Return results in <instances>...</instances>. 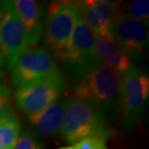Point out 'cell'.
Instances as JSON below:
<instances>
[{
    "label": "cell",
    "mask_w": 149,
    "mask_h": 149,
    "mask_svg": "<svg viewBox=\"0 0 149 149\" xmlns=\"http://www.w3.org/2000/svg\"><path fill=\"white\" fill-rule=\"evenodd\" d=\"M121 74L101 63L81 79L74 88V98L85 101L109 119L120 108Z\"/></svg>",
    "instance_id": "6da1fadb"
},
{
    "label": "cell",
    "mask_w": 149,
    "mask_h": 149,
    "mask_svg": "<svg viewBox=\"0 0 149 149\" xmlns=\"http://www.w3.org/2000/svg\"><path fill=\"white\" fill-rule=\"evenodd\" d=\"M65 141L76 144L84 139H106L111 136L108 120L91 105L77 98L68 101V107L59 130Z\"/></svg>",
    "instance_id": "7a4b0ae2"
},
{
    "label": "cell",
    "mask_w": 149,
    "mask_h": 149,
    "mask_svg": "<svg viewBox=\"0 0 149 149\" xmlns=\"http://www.w3.org/2000/svg\"><path fill=\"white\" fill-rule=\"evenodd\" d=\"M79 13L76 1H53L47 6L45 42L53 57L65 62L71 35Z\"/></svg>",
    "instance_id": "3957f363"
},
{
    "label": "cell",
    "mask_w": 149,
    "mask_h": 149,
    "mask_svg": "<svg viewBox=\"0 0 149 149\" xmlns=\"http://www.w3.org/2000/svg\"><path fill=\"white\" fill-rule=\"evenodd\" d=\"M149 95L148 76L133 66L121 74L120 108L122 111V130L130 133L141 120Z\"/></svg>",
    "instance_id": "277c9868"
},
{
    "label": "cell",
    "mask_w": 149,
    "mask_h": 149,
    "mask_svg": "<svg viewBox=\"0 0 149 149\" xmlns=\"http://www.w3.org/2000/svg\"><path fill=\"white\" fill-rule=\"evenodd\" d=\"M64 63L77 77L85 76L101 64L96 50V35L79 15L71 35Z\"/></svg>",
    "instance_id": "5b68a950"
},
{
    "label": "cell",
    "mask_w": 149,
    "mask_h": 149,
    "mask_svg": "<svg viewBox=\"0 0 149 149\" xmlns=\"http://www.w3.org/2000/svg\"><path fill=\"white\" fill-rule=\"evenodd\" d=\"M66 87V79L60 71L53 74L19 87L15 100L17 107L26 114L40 112L57 101Z\"/></svg>",
    "instance_id": "8992f818"
},
{
    "label": "cell",
    "mask_w": 149,
    "mask_h": 149,
    "mask_svg": "<svg viewBox=\"0 0 149 149\" xmlns=\"http://www.w3.org/2000/svg\"><path fill=\"white\" fill-rule=\"evenodd\" d=\"M10 70L12 82L19 88L59 71L55 58L45 47L26 49L17 58Z\"/></svg>",
    "instance_id": "52a82bcc"
},
{
    "label": "cell",
    "mask_w": 149,
    "mask_h": 149,
    "mask_svg": "<svg viewBox=\"0 0 149 149\" xmlns=\"http://www.w3.org/2000/svg\"><path fill=\"white\" fill-rule=\"evenodd\" d=\"M28 49L24 26L12 7L11 1H0V49L7 60L9 69Z\"/></svg>",
    "instance_id": "ba28073f"
},
{
    "label": "cell",
    "mask_w": 149,
    "mask_h": 149,
    "mask_svg": "<svg viewBox=\"0 0 149 149\" xmlns=\"http://www.w3.org/2000/svg\"><path fill=\"white\" fill-rule=\"evenodd\" d=\"M111 35L131 60L142 59L148 44V22L120 14L112 23Z\"/></svg>",
    "instance_id": "9c48e42d"
},
{
    "label": "cell",
    "mask_w": 149,
    "mask_h": 149,
    "mask_svg": "<svg viewBox=\"0 0 149 149\" xmlns=\"http://www.w3.org/2000/svg\"><path fill=\"white\" fill-rule=\"evenodd\" d=\"M77 13L97 37H111V26L120 15V2L112 0L76 1Z\"/></svg>",
    "instance_id": "30bf717a"
},
{
    "label": "cell",
    "mask_w": 149,
    "mask_h": 149,
    "mask_svg": "<svg viewBox=\"0 0 149 149\" xmlns=\"http://www.w3.org/2000/svg\"><path fill=\"white\" fill-rule=\"evenodd\" d=\"M11 4L24 26L29 49L35 47L44 35L41 5L34 0H15L11 1Z\"/></svg>",
    "instance_id": "8fae6325"
},
{
    "label": "cell",
    "mask_w": 149,
    "mask_h": 149,
    "mask_svg": "<svg viewBox=\"0 0 149 149\" xmlns=\"http://www.w3.org/2000/svg\"><path fill=\"white\" fill-rule=\"evenodd\" d=\"M96 50L101 63L107 65L116 73L121 74L133 66L129 56L122 50L112 36H96Z\"/></svg>",
    "instance_id": "7c38bea8"
},
{
    "label": "cell",
    "mask_w": 149,
    "mask_h": 149,
    "mask_svg": "<svg viewBox=\"0 0 149 149\" xmlns=\"http://www.w3.org/2000/svg\"><path fill=\"white\" fill-rule=\"evenodd\" d=\"M67 107L68 101H56L40 112L28 115V121L39 133L43 135H55L59 133Z\"/></svg>",
    "instance_id": "4fadbf2b"
},
{
    "label": "cell",
    "mask_w": 149,
    "mask_h": 149,
    "mask_svg": "<svg viewBox=\"0 0 149 149\" xmlns=\"http://www.w3.org/2000/svg\"><path fill=\"white\" fill-rule=\"evenodd\" d=\"M20 136V123L15 112L0 120V149H14Z\"/></svg>",
    "instance_id": "5bb4252c"
},
{
    "label": "cell",
    "mask_w": 149,
    "mask_h": 149,
    "mask_svg": "<svg viewBox=\"0 0 149 149\" xmlns=\"http://www.w3.org/2000/svg\"><path fill=\"white\" fill-rule=\"evenodd\" d=\"M124 15L135 19L148 22L149 1L148 0H135V1L129 2L125 9Z\"/></svg>",
    "instance_id": "9a60e30c"
},
{
    "label": "cell",
    "mask_w": 149,
    "mask_h": 149,
    "mask_svg": "<svg viewBox=\"0 0 149 149\" xmlns=\"http://www.w3.org/2000/svg\"><path fill=\"white\" fill-rule=\"evenodd\" d=\"M14 112L11 101V91L7 86L0 82V120Z\"/></svg>",
    "instance_id": "2e32d148"
},
{
    "label": "cell",
    "mask_w": 149,
    "mask_h": 149,
    "mask_svg": "<svg viewBox=\"0 0 149 149\" xmlns=\"http://www.w3.org/2000/svg\"><path fill=\"white\" fill-rule=\"evenodd\" d=\"M14 149H43V147L40 141L30 132L26 131L19 136Z\"/></svg>",
    "instance_id": "e0dca14e"
},
{
    "label": "cell",
    "mask_w": 149,
    "mask_h": 149,
    "mask_svg": "<svg viewBox=\"0 0 149 149\" xmlns=\"http://www.w3.org/2000/svg\"><path fill=\"white\" fill-rule=\"evenodd\" d=\"M76 149H108L106 141L103 139H84L74 144Z\"/></svg>",
    "instance_id": "ac0fdd59"
},
{
    "label": "cell",
    "mask_w": 149,
    "mask_h": 149,
    "mask_svg": "<svg viewBox=\"0 0 149 149\" xmlns=\"http://www.w3.org/2000/svg\"><path fill=\"white\" fill-rule=\"evenodd\" d=\"M4 68H5V58L2 54V52L0 49V82L4 77Z\"/></svg>",
    "instance_id": "d6986e66"
},
{
    "label": "cell",
    "mask_w": 149,
    "mask_h": 149,
    "mask_svg": "<svg viewBox=\"0 0 149 149\" xmlns=\"http://www.w3.org/2000/svg\"><path fill=\"white\" fill-rule=\"evenodd\" d=\"M59 149H76V147H74V145H73V146H66V147H62Z\"/></svg>",
    "instance_id": "ffe728a7"
}]
</instances>
